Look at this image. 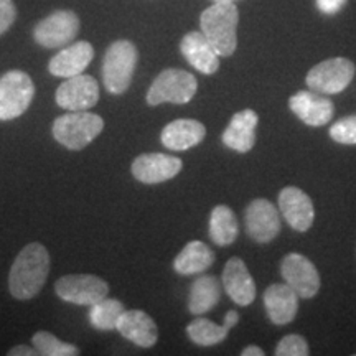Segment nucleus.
Returning a JSON list of instances; mask_svg holds the SVG:
<instances>
[{
  "label": "nucleus",
  "mask_w": 356,
  "mask_h": 356,
  "mask_svg": "<svg viewBox=\"0 0 356 356\" xmlns=\"http://www.w3.org/2000/svg\"><path fill=\"white\" fill-rule=\"evenodd\" d=\"M50 273V252L40 243H30L15 257L8 274V291L19 300L37 297Z\"/></svg>",
  "instance_id": "nucleus-1"
},
{
  "label": "nucleus",
  "mask_w": 356,
  "mask_h": 356,
  "mask_svg": "<svg viewBox=\"0 0 356 356\" xmlns=\"http://www.w3.org/2000/svg\"><path fill=\"white\" fill-rule=\"evenodd\" d=\"M238 22V7L228 0L215 2L202 13L200 19L202 32L220 56H231L238 47V38H236Z\"/></svg>",
  "instance_id": "nucleus-2"
},
{
  "label": "nucleus",
  "mask_w": 356,
  "mask_h": 356,
  "mask_svg": "<svg viewBox=\"0 0 356 356\" xmlns=\"http://www.w3.org/2000/svg\"><path fill=\"white\" fill-rule=\"evenodd\" d=\"M104 129L101 115L86 111H71L53 122L51 132L58 144L70 150H81L91 144Z\"/></svg>",
  "instance_id": "nucleus-3"
},
{
  "label": "nucleus",
  "mask_w": 356,
  "mask_h": 356,
  "mask_svg": "<svg viewBox=\"0 0 356 356\" xmlns=\"http://www.w3.org/2000/svg\"><path fill=\"white\" fill-rule=\"evenodd\" d=\"M139 53L129 40H118L108 48L102 61V83L111 95H122L131 86Z\"/></svg>",
  "instance_id": "nucleus-4"
},
{
  "label": "nucleus",
  "mask_w": 356,
  "mask_h": 356,
  "mask_svg": "<svg viewBox=\"0 0 356 356\" xmlns=\"http://www.w3.org/2000/svg\"><path fill=\"white\" fill-rule=\"evenodd\" d=\"M198 83L193 74L185 70L168 68L163 70L154 79L152 86L147 92V104L159 106L163 102L172 104H186L197 95Z\"/></svg>",
  "instance_id": "nucleus-5"
},
{
  "label": "nucleus",
  "mask_w": 356,
  "mask_h": 356,
  "mask_svg": "<svg viewBox=\"0 0 356 356\" xmlns=\"http://www.w3.org/2000/svg\"><path fill=\"white\" fill-rule=\"evenodd\" d=\"M33 96L35 84L25 71H7L0 78V121L20 118L30 108Z\"/></svg>",
  "instance_id": "nucleus-6"
},
{
  "label": "nucleus",
  "mask_w": 356,
  "mask_h": 356,
  "mask_svg": "<svg viewBox=\"0 0 356 356\" xmlns=\"http://www.w3.org/2000/svg\"><path fill=\"white\" fill-rule=\"evenodd\" d=\"M55 292L61 300L70 304L91 307L108 297L109 286L97 275L71 274L56 280Z\"/></svg>",
  "instance_id": "nucleus-7"
},
{
  "label": "nucleus",
  "mask_w": 356,
  "mask_h": 356,
  "mask_svg": "<svg viewBox=\"0 0 356 356\" xmlns=\"http://www.w3.org/2000/svg\"><path fill=\"white\" fill-rule=\"evenodd\" d=\"M355 65L346 58H332L314 66L307 74V86L315 92L338 95L355 78Z\"/></svg>",
  "instance_id": "nucleus-8"
},
{
  "label": "nucleus",
  "mask_w": 356,
  "mask_h": 356,
  "mask_svg": "<svg viewBox=\"0 0 356 356\" xmlns=\"http://www.w3.org/2000/svg\"><path fill=\"white\" fill-rule=\"evenodd\" d=\"M79 33V19L71 10H56L35 26L33 38L44 48H60L73 42Z\"/></svg>",
  "instance_id": "nucleus-9"
},
{
  "label": "nucleus",
  "mask_w": 356,
  "mask_h": 356,
  "mask_svg": "<svg viewBox=\"0 0 356 356\" xmlns=\"http://www.w3.org/2000/svg\"><path fill=\"white\" fill-rule=\"evenodd\" d=\"M56 104L66 111H89L99 101V84L89 74L66 78L56 89Z\"/></svg>",
  "instance_id": "nucleus-10"
},
{
  "label": "nucleus",
  "mask_w": 356,
  "mask_h": 356,
  "mask_svg": "<svg viewBox=\"0 0 356 356\" xmlns=\"http://www.w3.org/2000/svg\"><path fill=\"white\" fill-rule=\"evenodd\" d=\"M280 273L286 284L302 299H312L320 291V275L314 262L305 256L291 252L284 257Z\"/></svg>",
  "instance_id": "nucleus-11"
},
{
  "label": "nucleus",
  "mask_w": 356,
  "mask_h": 356,
  "mask_svg": "<svg viewBox=\"0 0 356 356\" xmlns=\"http://www.w3.org/2000/svg\"><path fill=\"white\" fill-rule=\"evenodd\" d=\"M244 221H246V233L249 238L261 244L273 241L280 231L277 208L264 198L249 203Z\"/></svg>",
  "instance_id": "nucleus-12"
},
{
  "label": "nucleus",
  "mask_w": 356,
  "mask_h": 356,
  "mask_svg": "<svg viewBox=\"0 0 356 356\" xmlns=\"http://www.w3.org/2000/svg\"><path fill=\"white\" fill-rule=\"evenodd\" d=\"M181 160L167 154H144L132 163V175L142 184H162L180 173Z\"/></svg>",
  "instance_id": "nucleus-13"
},
{
  "label": "nucleus",
  "mask_w": 356,
  "mask_h": 356,
  "mask_svg": "<svg viewBox=\"0 0 356 356\" xmlns=\"http://www.w3.org/2000/svg\"><path fill=\"white\" fill-rule=\"evenodd\" d=\"M279 208L286 221L296 231H309L314 225V203L305 191L297 186H286L279 195Z\"/></svg>",
  "instance_id": "nucleus-14"
},
{
  "label": "nucleus",
  "mask_w": 356,
  "mask_h": 356,
  "mask_svg": "<svg viewBox=\"0 0 356 356\" xmlns=\"http://www.w3.org/2000/svg\"><path fill=\"white\" fill-rule=\"evenodd\" d=\"M222 287L234 304L248 307L256 299V284L246 264L239 257H231L222 270Z\"/></svg>",
  "instance_id": "nucleus-15"
},
{
  "label": "nucleus",
  "mask_w": 356,
  "mask_h": 356,
  "mask_svg": "<svg viewBox=\"0 0 356 356\" xmlns=\"http://www.w3.org/2000/svg\"><path fill=\"white\" fill-rule=\"evenodd\" d=\"M289 108L302 122L310 127H320L333 118V102L310 91H299L289 99Z\"/></svg>",
  "instance_id": "nucleus-16"
},
{
  "label": "nucleus",
  "mask_w": 356,
  "mask_h": 356,
  "mask_svg": "<svg viewBox=\"0 0 356 356\" xmlns=\"http://www.w3.org/2000/svg\"><path fill=\"white\" fill-rule=\"evenodd\" d=\"M95 58V50H92L91 43L78 42L68 44L55 55L48 63V70L53 76L58 78H71L81 74L88 68L89 63Z\"/></svg>",
  "instance_id": "nucleus-17"
},
{
  "label": "nucleus",
  "mask_w": 356,
  "mask_h": 356,
  "mask_svg": "<svg viewBox=\"0 0 356 356\" xmlns=\"http://www.w3.org/2000/svg\"><path fill=\"white\" fill-rule=\"evenodd\" d=\"M180 51L195 70L203 74H213L220 68V55L203 32L186 33L180 43Z\"/></svg>",
  "instance_id": "nucleus-18"
},
{
  "label": "nucleus",
  "mask_w": 356,
  "mask_h": 356,
  "mask_svg": "<svg viewBox=\"0 0 356 356\" xmlns=\"http://www.w3.org/2000/svg\"><path fill=\"white\" fill-rule=\"evenodd\" d=\"M118 330L126 340L140 348H150L157 343L159 330L150 315L142 310H124L118 323Z\"/></svg>",
  "instance_id": "nucleus-19"
},
{
  "label": "nucleus",
  "mask_w": 356,
  "mask_h": 356,
  "mask_svg": "<svg viewBox=\"0 0 356 356\" xmlns=\"http://www.w3.org/2000/svg\"><path fill=\"white\" fill-rule=\"evenodd\" d=\"M299 299L296 291L287 284H273L264 292V305L270 322L275 325L291 323L299 310Z\"/></svg>",
  "instance_id": "nucleus-20"
},
{
  "label": "nucleus",
  "mask_w": 356,
  "mask_h": 356,
  "mask_svg": "<svg viewBox=\"0 0 356 356\" xmlns=\"http://www.w3.org/2000/svg\"><path fill=\"white\" fill-rule=\"evenodd\" d=\"M259 118L254 111L246 109L236 113L229 126L222 132V144L236 152H249L256 142V127Z\"/></svg>",
  "instance_id": "nucleus-21"
},
{
  "label": "nucleus",
  "mask_w": 356,
  "mask_h": 356,
  "mask_svg": "<svg viewBox=\"0 0 356 356\" xmlns=\"http://www.w3.org/2000/svg\"><path fill=\"white\" fill-rule=\"evenodd\" d=\"M207 136V127L195 119H177L163 127L160 134L162 144L170 150H188L198 145Z\"/></svg>",
  "instance_id": "nucleus-22"
},
{
  "label": "nucleus",
  "mask_w": 356,
  "mask_h": 356,
  "mask_svg": "<svg viewBox=\"0 0 356 356\" xmlns=\"http://www.w3.org/2000/svg\"><path fill=\"white\" fill-rule=\"evenodd\" d=\"M215 262V252L202 241H191L173 261V269L181 275L202 274Z\"/></svg>",
  "instance_id": "nucleus-23"
},
{
  "label": "nucleus",
  "mask_w": 356,
  "mask_h": 356,
  "mask_svg": "<svg viewBox=\"0 0 356 356\" xmlns=\"http://www.w3.org/2000/svg\"><path fill=\"white\" fill-rule=\"evenodd\" d=\"M221 297V284L215 275H202L190 289L188 310L193 315H203L210 312Z\"/></svg>",
  "instance_id": "nucleus-24"
},
{
  "label": "nucleus",
  "mask_w": 356,
  "mask_h": 356,
  "mask_svg": "<svg viewBox=\"0 0 356 356\" xmlns=\"http://www.w3.org/2000/svg\"><path fill=\"white\" fill-rule=\"evenodd\" d=\"M239 228L234 211L226 204L213 208L210 216V238L218 246H229L238 238Z\"/></svg>",
  "instance_id": "nucleus-25"
},
{
  "label": "nucleus",
  "mask_w": 356,
  "mask_h": 356,
  "mask_svg": "<svg viewBox=\"0 0 356 356\" xmlns=\"http://www.w3.org/2000/svg\"><path fill=\"white\" fill-rule=\"evenodd\" d=\"M89 322L96 330L101 332H109L118 328L119 318L124 314V305L115 299H104L97 302V304L89 307Z\"/></svg>",
  "instance_id": "nucleus-26"
},
{
  "label": "nucleus",
  "mask_w": 356,
  "mask_h": 356,
  "mask_svg": "<svg viewBox=\"0 0 356 356\" xmlns=\"http://www.w3.org/2000/svg\"><path fill=\"white\" fill-rule=\"evenodd\" d=\"M228 332L229 328H226L225 325H216L208 318H197L186 327L190 340L200 346H213L221 343L228 337Z\"/></svg>",
  "instance_id": "nucleus-27"
},
{
  "label": "nucleus",
  "mask_w": 356,
  "mask_h": 356,
  "mask_svg": "<svg viewBox=\"0 0 356 356\" xmlns=\"http://www.w3.org/2000/svg\"><path fill=\"white\" fill-rule=\"evenodd\" d=\"M33 348L40 356H76L79 350L74 345L58 340L50 332H37L32 337Z\"/></svg>",
  "instance_id": "nucleus-28"
},
{
  "label": "nucleus",
  "mask_w": 356,
  "mask_h": 356,
  "mask_svg": "<svg viewBox=\"0 0 356 356\" xmlns=\"http://www.w3.org/2000/svg\"><path fill=\"white\" fill-rule=\"evenodd\" d=\"M330 137L338 144L355 145L356 144V115L340 119L330 127Z\"/></svg>",
  "instance_id": "nucleus-29"
},
{
  "label": "nucleus",
  "mask_w": 356,
  "mask_h": 356,
  "mask_svg": "<svg viewBox=\"0 0 356 356\" xmlns=\"http://www.w3.org/2000/svg\"><path fill=\"white\" fill-rule=\"evenodd\" d=\"M309 345L300 335H287L275 346L277 356H307L309 355Z\"/></svg>",
  "instance_id": "nucleus-30"
},
{
  "label": "nucleus",
  "mask_w": 356,
  "mask_h": 356,
  "mask_svg": "<svg viewBox=\"0 0 356 356\" xmlns=\"http://www.w3.org/2000/svg\"><path fill=\"white\" fill-rule=\"evenodd\" d=\"M17 17V8L13 0H0V35L6 33L13 25Z\"/></svg>",
  "instance_id": "nucleus-31"
},
{
  "label": "nucleus",
  "mask_w": 356,
  "mask_h": 356,
  "mask_svg": "<svg viewBox=\"0 0 356 356\" xmlns=\"http://www.w3.org/2000/svg\"><path fill=\"white\" fill-rule=\"evenodd\" d=\"M317 2V8L322 13H327V15H335L345 7L346 0H315Z\"/></svg>",
  "instance_id": "nucleus-32"
},
{
  "label": "nucleus",
  "mask_w": 356,
  "mask_h": 356,
  "mask_svg": "<svg viewBox=\"0 0 356 356\" xmlns=\"http://www.w3.org/2000/svg\"><path fill=\"white\" fill-rule=\"evenodd\" d=\"M37 350L30 348L26 345H19V346H13V348L8 351V356H37Z\"/></svg>",
  "instance_id": "nucleus-33"
},
{
  "label": "nucleus",
  "mask_w": 356,
  "mask_h": 356,
  "mask_svg": "<svg viewBox=\"0 0 356 356\" xmlns=\"http://www.w3.org/2000/svg\"><path fill=\"white\" fill-rule=\"evenodd\" d=\"M238 322H239V315H238V312H236V310H229L228 314L225 315V327L229 328V330Z\"/></svg>",
  "instance_id": "nucleus-34"
},
{
  "label": "nucleus",
  "mask_w": 356,
  "mask_h": 356,
  "mask_svg": "<svg viewBox=\"0 0 356 356\" xmlns=\"http://www.w3.org/2000/svg\"><path fill=\"white\" fill-rule=\"evenodd\" d=\"M241 355L243 356H264V350H261L259 346L256 345H251V346H246V348L241 351Z\"/></svg>",
  "instance_id": "nucleus-35"
},
{
  "label": "nucleus",
  "mask_w": 356,
  "mask_h": 356,
  "mask_svg": "<svg viewBox=\"0 0 356 356\" xmlns=\"http://www.w3.org/2000/svg\"><path fill=\"white\" fill-rule=\"evenodd\" d=\"M215 2H220V0H215ZM228 2H236V0H228Z\"/></svg>",
  "instance_id": "nucleus-36"
}]
</instances>
